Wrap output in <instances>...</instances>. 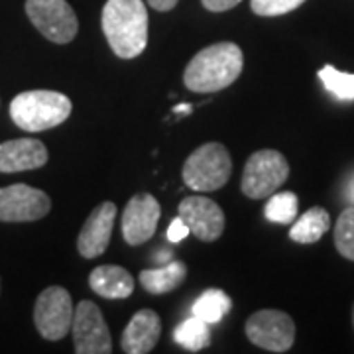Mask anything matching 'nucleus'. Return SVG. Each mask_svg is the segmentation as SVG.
I'll return each mask as SVG.
<instances>
[{
    "label": "nucleus",
    "instance_id": "nucleus-9",
    "mask_svg": "<svg viewBox=\"0 0 354 354\" xmlns=\"http://www.w3.org/2000/svg\"><path fill=\"white\" fill-rule=\"evenodd\" d=\"M73 341L77 354H109L113 353V339L101 309L93 301L77 304L73 313Z\"/></svg>",
    "mask_w": 354,
    "mask_h": 354
},
{
    "label": "nucleus",
    "instance_id": "nucleus-29",
    "mask_svg": "<svg viewBox=\"0 0 354 354\" xmlns=\"http://www.w3.org/2000/svg\"><path fill=\"white\" fill-rule=\"evenodd\" d=\"M191 109H193V106H191L189 102H185V104H177L174 111H176V113H179V114H189Z\"/></svg>",
    "mask_w": 354,
    "mask_h": 354
},
{
    "label": "nucleus",
    "instance_id": "nucleus-16",
    "mask_svg": "<svg viewBox=\"0 0 354 354\" xmlns=\"http://www.w3.org/2000/svg\"><path fill=\"white\" fill-rule=\"evenodd\" d=\"M88 286L104 299H127L134 291V278L120 266H99L91 272Z\"/></svg>",
    "mask_w": 354,
    "mask_h": 354
},
{
    "label": "nucleus",
    "instance_id": "nucleus-28",
    "mask_svg": "<svg viewBox=\"0 0 354 354\" xmlns=\"http://www.w3.org/2000/svg\"><path fill=\"white\" fill-rule=\"evenodd\" d=\"M344 197H346V201L354 205V174L348 177V181H346V185H344Z\"/></svg>",
    "mask_w": 354,
    "mask_h": 354
},
{
    "label": "nucleus",
    "instance_id": "nucleus-25",
    "mask_svg": "<svg viewBox=\"0 0 354 354\" xmlns=\"http://www.w3.org/2000/svg\"><path fill=\"white\" fill-rule=\"evenodd\" d=\"M189 227L183 223V218L181 216H177L171 221V225L167 228V241L169 242H181L185 241L187 236H189Z\"/></svg>",
    "mask_w": 354,
    "mask_h": 354
},
{
    "label": "nucleus",
    "instance_id": "nucleus-5",
    "mask_svg": "<svg viewBox=\"0 0 354 354\" xmlns=\"http://www.w3.org/2000/svg\"><path fill=\"white\" fill-rule=\"evenodd\" d=\"M290 177L288 160L276 150L254 152L242 171V191L250 199H266L274 195Z\"/></svg>",
    "mask_w": 354,
    "mask_h": 354
},
{
    "label": "nucleus",
    "instance_id": "nucleus-11",
    "mask_svg": "<svg viewBox=\"0 0 354 354\" xmlns=\"http://www.w3.org/2000/svg\"><path fill=\"white\" fill-rule=\"evenodd\" d=\"M179 216L189 227V232L203 242H215L225 230V213L215 201L191 195L179 205Z\"/></svg>",
    "mask_w": 354,
    "mask_h": 354
},
{
    "label": "nucleus",
    "instance_id": "nucleus-12",
    "mask_svg": "<svg viewBox=\"0 0 354 354\" xmlns=\"http://www.w3.org/2000/svg\"><path fill=\"white\" fill-rule=\"evenodd\" d=\"M162 215L160 203L150 193L134 195L122 213V236L130 246H140L156 234Z\"/></svg>",
    "mask_w": 354,
    "mask_h": 354
},
{
    "label": "nucleus",
    "instance_id": "nucleus-3",
    "mask_svg": "<svg viewBox=\"0 0 354 354\" xmlns=\"http://www.w3.org/2000/svg\"><path fill=\"white\" fill-rule=\"evenodd\" d=\"M73 111L71 99L57 91H26L10 102V118L26 132H41L59 127Z\"/></svg>",
    "mask_w": 354,
    "mask_h": 354
},
{
    "label": "nucleus",
    "instance_id": "nucleus-31",
    "mask_svg": "<svg viewBox=\"0 0 354 354\" xmlns=\"http://www.w3.org/2000/svg\"><path fill=\"white\" fill-rule=\"evenodd\" d=\"M353 323H354V309H353Z\"/></svg>",
    "mask_w": 354,
    "mask_h": 354
},
{
    "label": "nucleus",
    "instance_id": "nucleus-23",
    "mask_svg": "<svg viewBox=\"0 0 354 354\" xmlns=\"http://www.w3.org/2000/svg\"><path fill=\"white\" fill-rule=\"evenodd\" d=\"M335 246L346 260L354 262V205L346 207L335 227Z\"/></svg>",
    "mask_w": 354,
    "mask_h": 354
},
{
    "label": "nucleus",
    "instance_id": "nucleus-1",
    "mask_svg": "<svg viewBox=\"0 0 354 354\" xmlns=\"http://www.w3.org/2000/svg\"><path fill=\"white\" fill-rule=\"evenodd\" d=\"M101 26L111 50L120 59H134L148 44V10L144 0H109Z\"/></svg>",
    "mask_w": 354,
    "mask_h": 354
},
{
    "label": "nucleus",
    "instance_id": "nucleus-21",
    "mask_svg": "<svg viewBox=\"0 0 354 354\" xmlns=\"http://www.w3.org/2000/svg\"><path fill=\"white\" fill-rule=\"evenodd\" d=\"M297 195L291 191L283 193H274L270 195V201L266 203L264 215L270 223H279V225H290L297 218Z\"/></svg>",
    "mask_w": 354,
    "mask_h": 354
},
{
    "label": "nucleus",
    "instance_id": "nucleus-15",
    "mask_svg": "<svg viewBox=\"0 0 354 354\" xmlns=\"http://www.w3.org/2000/svg\"><path fill=\"white\" fill-rule=\"evenodd\" d=\"M162 335V321L160 315L152 309H142L130 319L127 329L122 333L120 346L128 354L152 353L153 346Z\"/></svg>",
    "mask_w": 354,
    "mask_h": 354
},
{
    "label": "nucleus",
    "instance_id": "nucleus-27",
    "mask_svg": "<svg viewBox=\"0 0 354 354\" xmlns=\"http://www.w3.org/2000/svg\"><path fill=\"white\" fill-rule=\"evenodd\" d=\"M177 2L179 0H148V4L152 6L153 10H158V12H169V10H174L177 6Z\"/></svg>",
    "mask_w": 354,
    "mask_h": 354
},
{
    "label": "nucleus",
    "instance_id": "nucleus-2",
    "mask_svg": "<svg viewBox=\"0 0 354 354\" xmlns=\"http://www.w3.org/2000/svg\"><path fill=\"white\" fill-rule=\"evenodd\" d=\"M244 67L242 50L232 41L203 48L185 67L183 83L193 93H216L230 87Z\"/></svg>",
    "mask_w": 354,
    "mask_h": 354
},
{
    "label": "nucleus",
    "instance_id": "nucleus-14",
    "mask_svg": "<svg viewBox=\"0 0 354 354\" xmlns=\"http://www.w3.org/2000/svg\"><path fill=\"white\" fill-rule=\"evenodd\" d=\"M48 148L34 138L8 140L0 144V171L2 174H18L39 169L48 164Z\"/></svg>",
    "mask_w": 354,
    "mask_h": 354
},
{
    "label": "nucleus",
    "instance_id": "nucleus-30",
    "mask_svg": "<svg viewBox=\"0 0 354 354\" xmlns=\"http://www.w3.org/2000/svg\"><path fill=\"white\" fill-rule=\"evenodd\" d=\"M158 260H160L162 264H167V262H171V250H162V254L158 256Z\"/></svg>",
    "mask_w": 354,
    "mask_h": 354
},
{
    "label": "nucleus",
    "instance_id": "nucleus-22",
    "mask_svg": "<svg viewBox=\"0 0 354 354\" xmlns=\"http://www.w3.org/2000/svg\"><path fill=\"white\" fill-rule=\"evenodd\" d=\"M319 79L323 83V87L329 91L333 97H337L339 101H354V75L353 73H344L335 69L333 65H325L323 69H319Z\"/></svg>",
    "mask_w": 354,
    "mask_h": 354
},
{
    "label": "nucleus",
    "instance_id": "nucleus-26",
    "mask_svg": "<svg viewBox=\"0 0 354 354\" xmlns=\"http://www.w3.org/2000/svg\"><path fill=\"white\" fill-rule=\"evenodd\" d=\"M201 2L209 12H227L236 4H241L242 0H201Z\"/></svg>",
    "mask_w": 354,
    "mask_h": 354
},
{
    "label": "nucleus",
    "instance_id": "nucleus-19",
    "mask_svg": "<svg viewBox=\"0 0 354 354\" xmlns=\"http://www.w3.org/2000/svg\"><path fill=\"white\" fill-rule=\"evenodd\" d=\"M232 309V299L223 290H205L193 304V315L203 319L209 325L218 323Z\"/></svg>",
    "mask_w": 354,
    "mask_h": 354
},
{
    "label": "nucleus",
    "instance_id": "nucleus-4",
    "mask_svg": "<svg viewBox=\"0 0 354 354\" xmlns=\"http://www.w3.org/2000/svg\"><path fill=\"white\" fill-rule=\"evenodd\" d=\"M232 174L228 150L218 142H207L187 158L183 165V183L193 191H218L225 187Z\"/></svg>",
    "mask_w": 354,
    "mask_h": 354
},
{
    "label": "nucleus",
    "instance_id": "nucleus-20",
    "mask_svg": "<svg viewBox=\"0 0 354 354\" xmlns=\"http://www.w3.org/2000/svg\"><path fill=\"white\" fill-rule=\"evenodd\" d=\"M174 339L177 344H181L189 353H199L211 344V330L209 323H205L199 317H189L185 319L174 333Z\"/></svg>",
    "mask_w": 354,
    "mask_h": 354
},
{
    "label": "nucleus",
    "instance_id": "nucleus-17",
    "mask_svg": "<svg viewBox=\"0 0 354 354\" xmlns=\"http://www.w3.org/2000/svg\"><path fill=\"white\" fill-rule=\"evenodd\" d=\"M185 278H187V266L177 260H171L153 270L140 272L142 288L152 295H164V293L177 290L185 281Z\"/></svg>",
    "mask_w": 354,
    "mask_h": 354
},
{
    "label": "nucleus",
    "instance_id": "nucleus-8",
    "mask_svg": "<svg viewBox=\"0 0 354 354\" xmlns=\"http://www.w3.org/2000/svg\"><path fill=\"white\" fill-rule=\"evenodd\" d=\"M246 337L264 351L288 353L295 341V323L283 311L262 309L246 321Z\"/></svg>",
    "mask_w": 354,
    "mask_h": 354
},
{
    "label": "nucleus",
    "instance_id": "nucleus-10",
    "mask_svg": "<svg viewBox=\"0 0 354 354\" xmlns=\"http://www.w3.org/2000/svg\"><path fill=\"white\" fill-rule=\"evenodd\" d=\"M51 199L41 189L26 183L0 187V221L2 223H32L46 216Z\"/></svg>",
    "mask_w": 354,
    "mask_h": 354
},
{
    "label": "nucleus",
    "instance_id": "nucleus-24",
    "mask_svg": "<svg viewBox=\"0 0 354 354\" xmlns=\"http://www.w3.org/2000/svg\"><path fill=\"white\" fill-rule=\"evenodd\" d=\"M305 0H250V8L258 16H281L299 8Z\"/></svg>",
    "mask_w": 354,
    "mask_h": 354
},
{
    "label": "nucleus",
    "instance_id": "nucleus-18",
    "mask_svg": "<svg viewBox=\"0 0 354 354\" xmlns=\"http://www.w3.org/2000/svg\"><path fill=\"white\" fill-rule=\"evenodd\" d=\"M330 228V216L323 207H313L301 215L290 230V239L299 244H313Z\"/></svg>",
    "mask_w": 354,
    "mask_h": 354
},
{
    "label": "nucleus",
    "instance_id": "nucleus-7",
    "mask_svg": "<svg viewBox=\"0 0 354 354\" xmlns=\"http://www.w3.org/2000/svg\"><path fill=\"white\" fill-rule=\"evenodd\" d=\"M75 307L69 291L62 286H51L44 290L36 299L34 323L46 341H62L71 330Z\"/></svg>",
    "mask_w": 354,
    "mask_h": 354
},
{
    "label": "nucleus",
    "instance_id": "nucleus-13",
    "mask_svg": "<svg viewBox=\"0 0 354 354\" xmlns=\"http://www.w3.org/2000/svg\"><path fill=\"white\" fill-rule=\"evenodd\" d=\"M114 221H116V205L111 201L101 203L95 211L87 216L85 225L77 239V250L83 258H97L109 248L113 236Z\"/></svg>",
    "mask_w": 354,
    "mask_h": 354
},
{
    "label": "nucleus",
    "instance_id": "nucleus-6",
    "mask_svg": "<svg viewBox=\"0 0 354 354\" xmlns=\"http://www.w3.org/2000/svg\"><path fill=\"white\" fill-rule=\"evenodd\" d=\"M26 14L39 34L53 44H69L79 32V22L67 0H26Z\"/></svg>",
    "mask_w": 354,
    "mask_h": 354
}]
</instances>
